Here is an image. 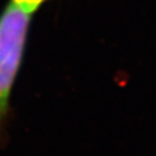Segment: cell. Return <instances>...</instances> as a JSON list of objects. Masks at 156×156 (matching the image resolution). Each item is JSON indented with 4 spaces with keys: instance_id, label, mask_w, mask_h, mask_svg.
I'll return each instance as SVG.
<instances>
[{
    "instance_id": "obj_1",
    "label": "cell",
    "mask_w": 156,
    "mask_h": 156,
    "mask_svg": "<svg viewBox=\"0 0 156 156\" xmlns=\"http://www.w3.org/2000/svg\"><path fill=\"white\" fill-rule=\"evenodd\" d=\"M30 14L14 3L0 15V131L9 111L13 85L24 55Z\"/></svg>"
},
{
    "instance_id": "obj_2",
    "label": "cell",
    "mask_w": 156,
    "mask_h": 156,
    "mask_svg": "<svg viewBox=\"0 0 156 156\" xmlns=\"http://www.w3.org/2000/svg\"><path fill=\"white\" fill-rule=\"evenodd\" d=\"M44 1V0H13V3L23 11L32 14Z\"/></svg>"
}]
</instances>
